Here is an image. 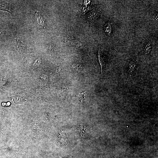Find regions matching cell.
I'll return each mask as SVG.
<instances>
[{
    "label": "cell",
    "mask_w": 158,
    "mask_h": 158,
    "mask_svg": "<svg viewBox=\"0 0 158 158\" xmlns=\"http://www.w3.org/2000/svg\"><path fill=\"white\" fill-rule=\"evenodd\" d=\"M97 47L98 50L97 56L98 61L101 66L102 74L103 71L104 66L105 65V64H106V63H105V61L104 60H105L104 58V56L103 55L102 52L99 49L97 46Z\"/></svg>",
    "instance_id": "cell-1"
},
{
    "label": "cell",
    "mask_w": 158,
    "mask_h": 158,
    "mask_svg": "<svg viewBox=\"0 0 158 158\" xmlns=\"http://www.w3.org/2000/svg\"><path fill=\"white\" fill-rule=\"evenodd\" d=\"M136 66V62L135 61L132 60L129 63L128 66V71L129 75L131 76L132 73L135 70Z\"/></svg>",
    "instance_id": "cell-2"
},
{
    "label": "cell",
    "mask_w": 158,
    "mask_h": 158,
    "mask_svg": "<svg viewBox=\"0 0 158 158\" xmlns=\"http://www.w3.org/2000/svg\"><path fill=\"white\" fill-rule=\"evenodd\" d=\"M104 30L107 35L110 36L111 34L112 27L111 22L108 21L105 24L104 27Z\"/></svg>",
    "instance_id": "cell-3"
},
{
    "label": "cell",
    "mask_w": 158,
    "mask_h": 158,
    "mask_svg": "<svg viewBox=\"0 0 158 158\" xmlns=\"http://www.w3.org/2000/svg\"><path fill=\"white\" fill-rule=\"evenodd\" d=\"M152 49V44L151 42L148 41L144 49V51L146 55L149 54L151 51Z\"/></svg>",
    "instance_id": "cell-4"
},
{
    "label": "cell",
    "mask_w": 158,
    "mask_h": 158,
    "mask_svg": "<svg viewBox=\"0 0 158 158\" xmlns=\"http://www.w3.org/2000/svg\"><path fill=\"white\" fill-rule=\"evenodd\" d=\"M36 14L39 24L40 25L44 26V20L41 15L40 12L37 11Z\"/></svg>",
    "instance_id": "cell-5"
},
{
    "label": "cell",
    "mask_w": 158,
    "mask_h": 158,
    "mask_svg": "<svg viewBox=\"0 0 158 158\" xmlns=\"http://www.w3.org/2000/svg\"><path fill=\"white\" fill-rule=\"evenodd\" d=\"M42 62L41 59L40 58H38L36 60L33 64L32 66L33 67H37L39 66Z\"/></svg>",
    "instance_id": "cell-6"
},
{
    "label": "cell",
    "mask_w": 158,
    "mask_h": 158,
    "mask_svg": "<svg viewBox=\"0 0 158 158\" xmlns=\"http://www.w3.org/2000/svg\"><path fill=\"white\" fill-rule=\"evenodd\" d=\"M6 82V78L4 77H2L0 78V85H4Z\"/></svg>",
    "instance_id": "cell-7"
},
{
    "label": "cell",
    "mask_w": 158,
    "mask_h": 158,
    "mask_svg": "<svg viewBox=\"0 0 158 158\" xmlns=\"http://www.w3.org/2000/svg\"><path fill=\"white\" fill-rule=\"evenodd\" d=\"M86 95V92H83L79 94V97L81 100H83L85 98V96Z\"/></svg>",
    "instance_id": "cell-8"
},
{
    "label": "cell",
    "mask_w": 158,
    "mask_h": 158,
    "mask_svg": "<svg viewBox=\"0 0 158 158\" xmlns=\"http://www.w3.org/2000/svg\"><path fill=\"white\" fill-rule=\"evenodd\" d=\"M61 68L60 67H58L56 69V72H59V71H61Z\"/></svg>",
    "instance_id": "cell-9"
}]
</instances>
